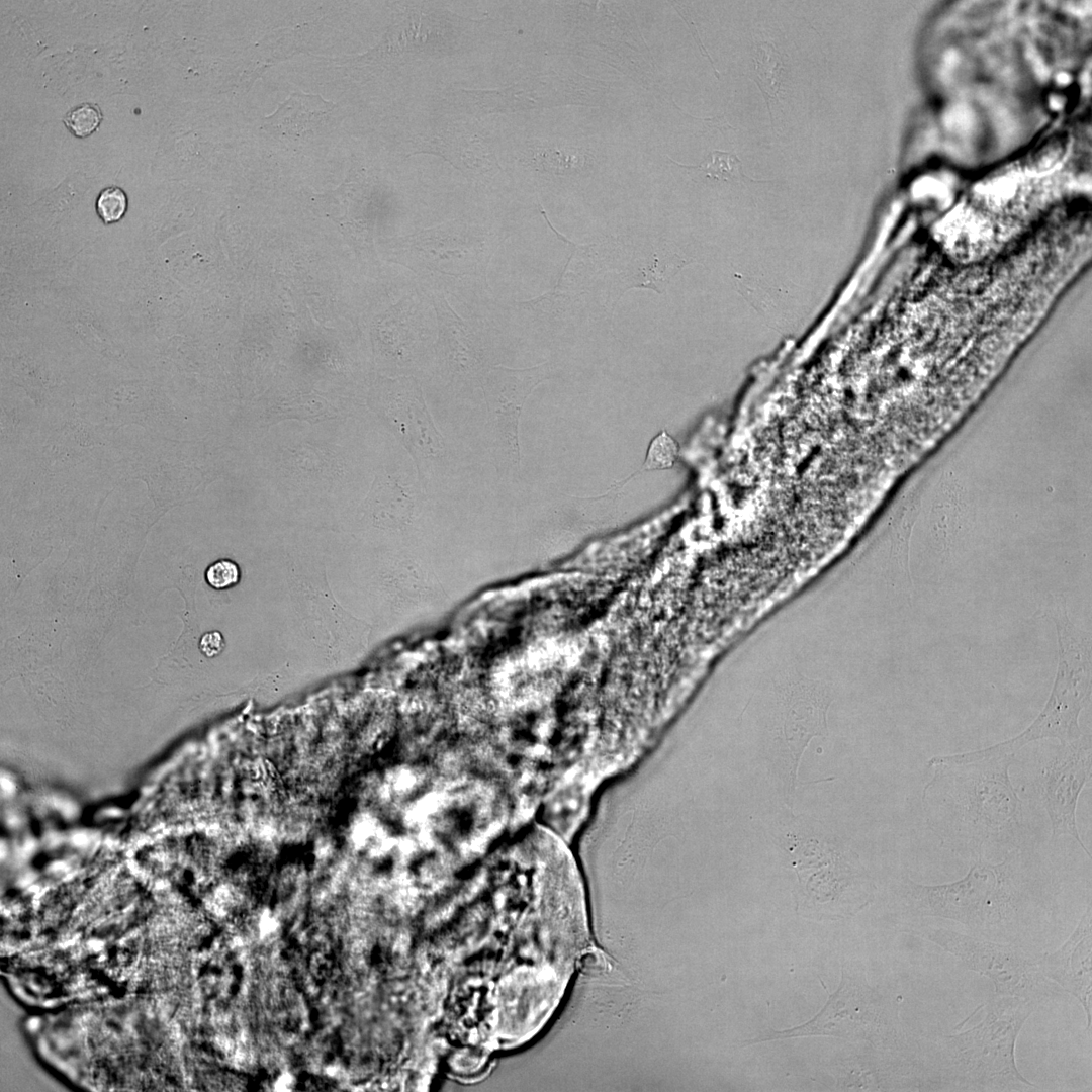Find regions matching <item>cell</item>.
<instances>
[{
    "mask_svg": "<svg viewBox=\"0 0 1092 1092\" xmlns=\"http://www.w3.org/2000/svg\"><path fill=\"white\" fill-rule=\"evenodd\" d=\"M908 928L909 933L956 957L968 970L990 979L996 995L1021 998L1036 1008L1061 996V988L1043 974L1040 954L957 931L930 919L908 924Z\"/></svg>",
    "mask_w": 1092,
    "mask_h": 1092,
    "instance_id": "obj_4",
    "label": "cell"
},
{
    "mask_svg": "<svg viewBox=\"0 0 1092 1092\" xmlns=\"http://www.w3.org/2000/svg\"><path fill=\"white\" fill-rule=\"evenodd\" d=\"M698 169L713 177L726 179L741 173V162L733 154L714 151L706 157Z\"/></svg>",
    "mask_w": 1092,
    "mask_h": 1092,
    "instance_id": "obj_16",
    "label": "cell"
},
{
    "mask_svg": "<svg viewBox=\"0 0 1092 1092\" xmlns=\"http://www.w3.org/2000/svg\"><path fill=\"white\" fill-rule=\"evenodd\" d=\"M1058 673L1052 694L1036 719L1020 734L1011 738L1017 752L1026 744L1044 738L1060 743L1077 740L1082 733L1078 717L1090 696L1087 673Z\"/></svg>",
    "mask_w": 1092,
    "mask_h": 1092,
    "instance_id": "obj_7",
    "label": "cell"
},
{
    "mask_svg": "<svg viewBox=\"0 0 1092 1092\" xmlns=\"http://www.w3.org/2000/svg\"><path fill=\"white\" fill-rule=\"evenodd\" d=\"M418 266L434 273L446 276L463 277L483 271L492 249H484L480 243L457 239L449 240L446 236L421 235L417 241Z\"/></svg>",
    "mask_w": 1092,
    "mask_h": 1092,
    "instance_id": "obj_9",
    "label": "cell"
},
{
    "mask_svg": "<svg viewBox=\"0 0 1092 1092\" xmlns=\"http://www.w3.org/2000/svg\"><path fill=\"white\" fill-rule=\"evenodd\" d=\"M62 121L72 135L77 139H86L99 129L103 114L97 104L83 102L72 107Z\"/></svg>",
    "mask_w": 1092,
    "mask_h": 1092,
    "instance_id": "obj_13",
    "label": "cell"
},
{
    "mask_svg": "<svg viewBox=\"0 0 1092 1092\" xmlns=\"http://www.w3.org/2000/svg\"><path fill=\"white\" fill-rule=\"evenodd\" d=\"M1092 910L1091 901L1073 933L1053 952L1040 954L1043 974L1081 1003L1091 1033L1092 1019Z\"/></svg>",
    "mask_w": 1092,
    "mask_h": 1092,
    "instance_id": "obj_8",
    "label": "cell"
},
{
    "mask_svg": "<svg viewBox=\"0 0 1092 1092\" xmlns=\"http://www.w3.org/2000/svg\"><path fill=\"white\" fill-rule=\"evenodd\" d=\"M1011 740L969 752L935 755L922 791L928 828L963 858L993 862L1023 848L1026 812L1010 778Z\"/></svg>",
    "mask_w": 1092,
    "mask_h": 1092,
    "instance_id": "obj_1",
    "label": "cell"
},
{
    "mask_svg": "<svg viewBox=\"0 0 1092 1092\" xmlns=\"http://www.w3.org/2000/svg\"><path fill=\"white\" fill-rule=\"evenodd\" d=\"M1070 144V136L1066 132L1052 134L1030 153L1025 163L1026 169L1033 174L1051 171L1064 160Z\"/></svg>",
    "mask_w": 1092,
    "mask_h": 1092,
    "instance_id": "obj_11",
    "label": "cell"
},
{
    "mask_svg": "<svg viewBox=\"0 0 1092 1092\" xmlns=\"http://www.w3.org/2000/svg\"><path fill=\"white\" fill-rule=\"evenodd\" d=\"M224 648V639L220 632L210 631L203 634L199 641V649L206 657L217 656Z\"/></svg>",
    "mask_w": 1092,
    "mask_h": 1092,
    "instance_id": "obj_18",
    "label": "cell"
},
{
    "mask_svg": "<svg viewBox=\"0 0 1092 1092\" xmlns=\"http://www.w3.org/2000/svg\"><path fill=\"white\" fill-rule=\"evenodd\" d=\"M810 1035H835L866 1041L878 1056L908 1049L895 1002L873 989L859 973L842 971L839 989L806 1024L765 1032L760 1041Z\"/></svg>",
    "mask_w": 1092,
    "mask_h": 1092,
    "instance_id": "obj_5",
    "label": "cell"
},
{
    "mask_svg": "<svg viewBox=\"0 0 1092 1092\" xmlns=\"http://www.w3.org/2000/svg\"><path fill=\"white\" fill-rule=\"evenodd\" d=\"M95 210L104 224L120 221L128 210V197L119 186L103 188L96 197Z\"/></svg>",
    "mask_w": 1092,
    "mask_h": 1092,
    "instance_id": "obj_14",
    "label": "cell"
},
{
    "mask_svg": "<svg viewBox=\"0 0 1092 1092\" xmlns=\"http://www.w3.org/2000/svg\"><path fill=\"white\" fill-rule=\"evenodd\" d=\"M1035 858L1024 848L999 862L973 861L954 882L924 885L905 878L899 892L909 919H947L967 927L968 933L990 939L994 932L1014 926L1039 905L1042 892Z\"/></svg>",
    "mask_w": 1092,
    "mask_h": 1092,
    "instance_id": "obj_2",
    "label": "cell"
},
{
    "mask_svg": "<svg viewBox=\"0 0 1092 1092\" xmlns=\"http://www.w3.org/2000/svg\"><path fill=\"white\" fill-rule=\"evenodd\" d=\"M755 68L764 95L775 98L782 84L783 63L774 44L763 42L757 50Z\"/></svg>",
    "mask_w": 1092,
    "mask_h": 1092,
    "instance_id": "obj_12",
    "label": "cell"
},
{
    "mask_svg": "<svg viewBox=\"0 0 1092 1092\" xmlns=\"http://www.w3.org/2000/svg\"><path fill=\"white\" fill-rule=\"evenodd\" d=\"M1091 772V737L1085 734L1075 741L1043 749L1032 774V790L1048 814L1052 839L1065 835L1073 838L1089 858L1091 854L1080 836L1076 812Z\"/></svg>",
    "mask_w": 1092,
    "mask_h": 1092,
    "instance_id": "obj_6",
    "label": "cell"
},
{
    "mask_svg": "<svg viewBox=\"0 0 1092 1092\" xmlns=\"http://www.w3.org/2000/svg\"><path fill=\"white\" fill-rule=\"evenodd\" d=\"M205 579L215 589L229 588L240 579L239 566L230 559H219L208 566Z\"/></svg>",
    "mask_w": 1092,
    "mask_h": 1092,
    "instance_id": "obj_17",
    "label": "cell"
},
{
    "mask_svg": "<svg viewBox=\"0 0 1092 1092\" xmlns=\"http://www.w3.org/2000/svg\"><path fill=\"white\" fill-rule=\"evenodd\" d=\"M678 456V445L674 439L662 430L650 442L644 468L646 470H664L673 467Z\"/></svg>",
    "mask_w": 1092,
    "mask_h": 1092,
    "instance_id": "obj_15",
    "label": "cell"
},
{
    "mask_svg": "<svg viewBox=\"0 0 1092 1092\" xmlns=\"http://www.w3.org/2000/svg\"><path fill=\"white\" fill-rule=\"evenodd\" d=\"M329 103L320 96L292 95L271 117V126L286 136H298L315 124L328 110Z\"/></svg>",
    "mask_w": 1092,
    "mask_h": 1092,
    "instance_id": "obj_10",
    "label": "cell"
},
{
    "mask_svg": "<svg viewBox=\"0 0 1092 1092\" xmlns=\"http://www.w3.org/2000/svg\"><path fill=\"white\" fill-rule=\"evenodd\" d=\"M981 1020L965 1031L932 1038L924 1071L932 1089L1026 1090L1037 1086L1018 1070L1015 1045L1021 1028L1037 1010L1012 996H993L980 1005Z\"/></svg>",
    "mask_w": 1092,
    "mask_h": 1092,
    "instance_id": "obj_3",
    "label": "cell"
}]
</instances>
